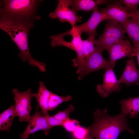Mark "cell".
<instances>
[{
	"instance_id": "obj_1",
	"label": "cell",
	"mask_w": 139,
	"mask_h": 139,
	"mask_svg": "<svg viewBox=\"0 0 139 139\" xmlns=\"http://www.w3.org/2000/svg\"><path fill=\"white\" fill-rule=\"evenodd\" d=\"M34 25L33 21L0 16V28L9 35L18 47L19 57L23 62H28L29 65L37 67L42 72L46 69V64L34 59L29 47V33Z\"/></svg>"
},
{
	"instance_id": "obj_2",
	"label": "cell",
	"mask_w": 139,
	"mask_h": 139,
	"mask_svg": "<svg viewBox=\"0 0 139 139\" xmlns=\"http://www.w3.org/2000/svg\"><path fill=\"white\" fill-rule=\"evenodd\" d=\"M107 112L106 109H97L95 111L94 122L88 127L90 136L96 139H117L124 131L134 133L128 125L127 115L121 112L111 116Z\"/></svg>"
},
{
	"instance_id": "obj_3",
	"label": "cell",
	"mask_w": 139,
	"mask_h": 139,
	"mask_svg": "<svg viewBox=\"0 0 139 139\" xmlns=\"http://www.w3.org/2000/svg\"><path fill=\"white\" fill-rule=\"evenodd\" d=\"M42 1L37 0H3L0 8V16H6L34 21L40 19L36 14Z\"/></svg>"
},
{
	"instance_id": "obj_4",
	"label": "cell",
	"mask_w": 139,
	"mask_h": 139,
	"mask_svg": "<svg viewBox=\"0 0 139 139\" xmlns=\"http://www.w3.org/2000/svg\"><path fill=\"white\" fill-rule=\"evenodd\" d=\"M125 32L123 24L107 20L103 32L98 39L95 40V45L101 51H107L114 44L123 40Z\"/></svg>"
},
{
	"instance_id": "obj_5",
	"label": "cell",
	"mask_w": 139,
	"mask_h": 139,
	"mask_svg": "<svg viewBox=\"0 0 139 139\" xmlns=\"http://www.w3.org/2000/svg\"><path fill=\"white\" fill-rule=\"evenodd\" d=\"M12 91L14 96L15 109L19 121L28 122L31 118V99L33 97L31 90L29 89L26 91L20 92L14 89Z\"/></svg>"
},
{
	"instance_id": "obj_6",
	"label": "cell",
	"mask_w": 139,
	"mask_h": 139,
	"mask_svg": "<svg viewBox=\"0 0 139 139\" xmlns=\"http://www.w3.org/2000/svg\"><path fill=\"white\" fill-rule=\"evenodd\" d=\"M102 53L96 47L95 51L85 58L84 67L78 74L79 80H82L85 76L94 71L103 69H114L115 63L105 59Z\"/></svg>"
},
{
	"instance_id": "obj_7",
	"label": "cell",
	"mask_w": 139,
	"mask_h": 139,
	"mask_svg": "<svg viewBox=\"0 0 139 139\" xmlns=\"http://www.w3.org/2000/svg\"><path fill=\"white\" fill-rule=\"evenodd\" d=\"M71 4V0H58L56 8L49 14V17L52 19H58L61 22H68L72 27L74 26L76 23L81 21L82 17L70 8Z\"/></svg>"
},
{
	"instance_id": "obj_8",
	"label": "cell",
	"mask_w": 139,
	"mask_h": 139,
	"mask_svg": "<svg viewBox=\"0 0 139 139\" xmlns=\"http://www.w3.org/2000/svg\"><path fill=\"white\" fill-rule=\"evenodd\" d=\"M82 34L74 26L72 27L71 29L61 34L63 37L69 34L72 37V39L71 41L74 46V50L77 54V56L72 61L73 62V66L78 68L77 71L78 74L83 69L85 59L84 55L83 40L81 37Z\"/></svg>"
},
{
	"instance_id": "obj_9",
	"label": "cell",
	"mask_w": 139,
	"mask_h": 139,
	"mask_svg": "<svg viewBox=\"0 0 139 139\" xmlns=\"http://www.w3.org/2000/svg\"><path fill=\"white\" fill-rule=\"evenodd\" d=\"M39 107L38 105L37 106L35 112L31 116L25 130L20 135V139H28L29 135L39 131H43L46 135L49 134L50 129L45 117L39 111Z\"/></svg>"
},
{
	"instance_id": "obj_10",
	"label": "cell",
	"mask_w": 139,
	"mask_h": 139,
	"mask_svg": "<svg viewBox=\"0 0 139 139\" xmlns=\"http://www.w3.org/2000/svg\"><path fill=\"white\" fill-rule=\"evenodd\" d=\"M113 69L111 68L105 70L103 83L97 86V91L103 97H107L114 92H119L122 88L118 82Z\"/></svg>"
},
{
	"instance_id": "obj_11",
	"label": "cell",
	"mask_w": 139,
	"mask_h": 139,
	"mask_svg": "<svg viewBox=\"0 0 139 139\" xmlns=\"http://www.w3.org/2000/svg\"><path fill=\"white\" fill-rule=\"evenodd\" d=\"M105 15L106 20L122 24L130 18L129 13L125 9L120 1H113L107 5L105 8L101 9Z\"/></svg>"
},
{
	"instance_id": "obj_12",
	"label": "cell",
	"mask_w": 139,
	"mask_h": 139,
	"mask_svg": "<svg viewBox=\"0 0 139 139\" xmlns=\"http://www.w3.org/2000/svg\"><path fill=\"white\" fill-rule=\"evenodd\" d=\"M109 60L115 63L116 60L126 57L136 56L135 49L130 41L123 40L116 43L107 50Z\"/></svg>"
},
{
	"instance_id": "obj_13",
	"label": "cell",
	"mask_w": 139,
	"mask_h": 139,
	"mask_svg": "<svg viewBox=\"0 0 139 139\" xmlns=\"http://www.w3.org/2000/svg\"><path fill=\"white\" fill-rule=\"evenodd\" d=\"M92 11L91 16L87 21L80 25L75 26L81 33L85 32L88 35H97L96 30L97 27L100 23L106 20L105 14L98 7Z\"/></svg>"
},
{
	"instance_id": "obj_14",
	"label": "cell",
	"mask_w": 139,
	"mask_h": 139,
	"mask_svg": "<svg viewBox=\"0 0 139 139\" xmlns=\"http://www.w3.org/2000/svg\"><path fill=\"white\" fill-rule=\"evenodd\" d=\"M118 81L120 84L123 83L127 86L139 83V70L136 68L133 57L127 61L124 70Z\"/></svg>"
},
{
	"instance_id": "obj_15",
	"label": "cell",
	"mask_w": 139,
	"mask_h": 139,
	"mask_svg": "<svg viewBox=\"0 0 139 139\" xmlns=\"http://www.w3.org/2000/svg\"><path fill=\"white\" fill-rule=\"evenodd\" d=\"M50 92L43 82L40 81L39 83L38 92L37 93H32L33 97L36 99L38 105L41 109V112L44 116L49 115L48 101Z\"/></svg>"
},
{
	"instance_id": "obj_16",
	"label": "cell",
	"mask_w": 139,
	"mask_h": 139,
	"mask_svg": "<svg viewBox=\"0 0 139 139\" xmlns=\"http://www.w3.org/2000/svg\"><path fill=\"white\" fill-rule=\"evenodd\" d=\"M110 1L105 0H71L72 9L74 12L83 11L86 12L93 10L100 4L107 5Z\"/></svg>"
},
{
	"instance_id": "obj_17",
	"label": "cell",
	"mask_w": 139,
	"mask_h": 139,
	"mask_svg": "<svg viewBox=\"0 0 139 139\" xmlns=\"http://www.w3.org/2000/svg\"><path fill=\"white\" fill-rule=\"evenodd\" d=\"M119 103L121 106V112L123 113L127 116L129 115L131 118L138 116L139 113V96L122 100Z\"/></svg>"
},
{
	"instance_id": "obj_18",
	"label": "cell",
	"mask_w": 139,
	"mask_h": 139,
	"mask_svg": "<svg viewBox=\"0 0 139 139\" xmlns=\"http://www.w3.org/2000/svg\"><path fill=\"white\" fill-rule=\"evenodd\" d=\"M17 116L14 105H11L0 114V131H10L12 121Z\"/></svg>"
},
{
	"instance_id": "obj_19",
	"label": "cell",
	"mask_w": 139,
	"mask_h": 139,
	"mask_svg": "<svg viewBox=\"0 0 139 139\" xmlns=\"http://www.w3.org/2000/svg\"><path fill=\"white\" fill-rule=\"evenodd\" d=\"M129 38L139 44V23L132 19H127L123 24Z\"/></svg>"
},
{
	"instance_id": "obj_20",
	"label": "cell",
	"mask_w": 139,
	"mask_h": 139,
	"mask_svg": "<svg viewBox=\"0 0 139 139\" xmlns=\"http://www.w3.org/2000/svg\"><path fill=\"white\" fill-rule=\"evenodd\" d=\"M72 98L69 95L66 97L60 96L50 91L48 101V110L52 111L63 102L72 100Z\"/></svg>"
},
{
	"instance_id": "obj_21",
	"label": "cell",
	"mask_w": 139,
	"mask_h": 139,
	"mask_svg": "<svg viewBox=\"0 0 139 139\" xmlns=\"http://www.w3.org/2000/svg\"><path fill=\"white\" fill-rule=\"evenodd\" d=\"M88 35V38L86 39L83 40L84 55L85 58L92 54L96 49L94 42L97 35L91 34Z\"/></svg>"
},
{
	"instance_id": "obj_22",
	"label": "cell",
	"mask_w": 139,
	"mask_h": 139,
	"mask_svg": "<svg viewBox=\"0 0 139 139\" xmlns=\"http://www.w3.org/2000/svg\"><path fill=\"white\" fill-rule=\"evenodd\" d=\"M80 125L78 120L69 118L63 122L62 126L66 131L72 133Z\"/></svg>"
},
{
	"instance_id": "obj_23",
	"label": "cell",
	"mask_w": 139,
	"mask_h": 139,
	"mask_svg": "<svg viewBox=\"0 0 139 139\" xmlns=\"http://www.w3.org/2000/svg\"><path fill=\"white\" fill-rule=\"evenodd\" d=\"M74 108L73 105H71L62 111H59L53 116L57 119L63 122L67 119L69 118L70 113L74 110Z\"/></svg>"
},
{
	"instance_id": "obj_24",
	"label": "cell",
	"mask_w": 139,
	"mask_h": 139,
	"mask_svg": "<svg viewBox=\"0 0 139 139\" xmlns=\"http://www.w3.org/2000/svg\"><path fill=\"white\" fill-rule=\"evenodd\" d=\"M72 133L73 136L75 139H85L89 135V131L88 128L80 125Z\"/></svg>"
},
{
	"instance_id": "obj_25",
	"label": "cell",
	"mask_w": 139,
	"mask_h": 139,
	"mask_svg": "<svg viewBox=\"0 0 139 139\" xmlns=\"http://www.w3.org/2000/svg\"><path fill=\"white\" fill-rule=\"evenodd\" d=\"M120 1L124 5L125 10L129 13L138 9L139 0H120Z\"/></svg>"
},
{
	"instance_id": "obj_26",
	"label": "cell",
	"mask_w": 139,
	"mask_h": 139,
	"mask_svg": "<svg viewBox=\"0 0 139 139\" xmlns=\"http://www.w3.org/2000/svg\"><path fill=\"white\" fill-rule=\"evenodd\" d=\"M44 117L50 129L55 126H62L63 122L55 118L53 116H50L48 115Z\"/></svg>"
},
{
	"instance_id": "obj_27",
	"label": "cell",
	"mask_w": 139,
	"mask_h": 139,
	"mask_svg": "<svg viewBox=\"0 0 139 139\" xmlns=\"http://www.w3.org/2000/svg\"><path fill=\"white\" fill-rule=\"evenodd\" d=\"M129 14L131 19L139 23V9L129 13Z\"/></svg>"
},
{
	"instance_id": "obj_28",
	"label": "cell",
	"mask_w": 139,
	"mask_h": 139,
	"mask_svg": "<svg viewBox=\"0 0 139 139\" xmlns=\"http://www.w3.org/2000/svg\"><path fill=\"white\" fill-rule=\"evenodd\" d=\"M132 42L134 48L136 56L138 63L139 66V44L133 40Z\"/></svg>"
},
{
	"instance_id": "obj_29",
	"label": "cell",
	"mask_w": 139,
	"mask_h": 139,
	"mask_svg": "<svg viewBox=\"0 0 139 139\" xmlns=\"http://www.w3.org/2000/svg\"><path fill=\"white\" fill-rule=\"evenodd\" d=\"M85 139H93V137L90 135L88 136Z\"/></svg>"
}]
</instances>
